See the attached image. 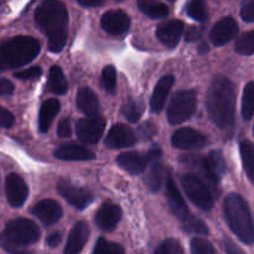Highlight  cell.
<instances>
[{
	"instance_id": "20",
	"label": "cell",
	"mask_w": 254,
	"mask_h": 254,
	"mask_svg": "<svg viewBox=\"0 0 254 254\" xmlns=\"http://www.w3.org/2000/svg\"><path fill=\"white\" fill-rule=\"evenodd\" d=\"M238 32V25L232 17H223L212 27L211 40L216 46H223L236 37Z\"/></svg>"
},
{
	"instance_id": "24",
	"label": "cell",
	"mask_w": 254,
	"mask_h": 254,
	"mask_svg": "<svg viewBox=\"0 0 254 254\" xmlns=\"http://www.w3.org/2000/svg\"><path fill=\"white\" fill-rule=\"evenodd\" d=\"M77 108L86 116H97L99 111V101L96 93L88 87H82L77 93Z\"/></svg>"
},
{
	"instance_id": "19",
	"label": "cell",
	"mask_w": 254,
	"mask_h": 254,
	"mask_svg": "<svg viewBox=\"0 0 254 254\" xmlns=\"http://www.w3.org/2000/svg\"><path fill=\"white\" fill-rule=\"evenodd\" d=\"M184 32V22L179 20H170L160 24L156 29V36L161 44L174 49L179 44Z\"/></svg>"
},
{
	"instance_id": "52",
	"label": "cell",
	"mask_w": 254,
	"mask_h": 254,
	"mask_svg": "<svg viewBox=\"0 0 254 254\" xmlns=\"http://www.w3.org/2000/svg\"><path fill=\"white\" fill-rule=\"evenodd\" d=\"M169 1H175V0H169Z\"/></svg>"
},
{
	"instance_id": "21",
	"label": "cell",
	"mask_w": 254,
	"mask_h": 254,
	"mask_svg": "<svg viewBox=\"0 0 254 254\" xmlns=\"http://www.w3.org/2000/svg\"><path fill=\"white\" fill-rule=\"evenodd\" d=\"M89 237V227L84 221L77 222L71 230L67 240L64 254H79Z\"/></svg>"
},
{
	"instance_id": "43",
	"label": "cell",
	"mask_w": 254,
	"mask_h": 254,
	"mask_svg": "<svg viewBox=\"0 0 254 254\" xmlns=\"http://www.w3.org/2000/svg\"><path fill=\"white\" fill-rule=\"evenodd\" d=\"M2 247L6 252H9L10 254H34L30 251L26 250H22V247H19V246H14V245H10V243L4 242L2 241Z\"/></svg>"
},
{
	"instance_id": "13",
	"label": "cell",
	"mask_w": 254,
	"mask_h": 254,
	"mask_svg": "<svg viewBox=\"0 0 254 254\" xmlns=\"http://www.w3.org/2000/svg\"><path fill=\"white\" fill-rule=\"evenodd\" d=\"M5 193L10 206L21 207L29 196V189L21 176L11 173L5 179Z\"/></svg>"
},
{
	"instance_id": "10",
	"label": "cell",
	"mask_w": 254,
	"mask_h": 254,
	"mask_svg": "<svg viewBox=\"0 0 254 254\" xmlns=\"http://www.w3.org/2000/svg\"><path fill=\"white\" fill-rule=\"evenodd\" d=\"M57 190L67 202L78 210H84L93 201V196L87 189L76 185L69 180L60 181Z\"/></svg>"
},
{
	"instance_id": "41",
	"label": "cell",
	"mask_w": 254,
	"mask_h": 254,
	"mask_svg": "<svg viewBox=\"0 0 254 254\" xmlns=\"http://www.w3.org/2000/svg\"><path fill=\"white\" fill-rule=\"evenodd\" d=\"M201 36H202V30L197 26H190L186 31V41L189 42L197 41Z\"/></svg>"
},
{
	"instance_id": "25",
	"label": "cell",
	"mask_w": 254,
	"mask_h": 254,
	"mask_svg": "<svg viewBox=\"0 0 254 254\" xmlns=\"http://www.w3.org/2000/svg\"><path fill=\"white\" fill-rule=\"evenodd\" d=\"M60 108H61V106L56 98L47 99L46 102L42 103L39 114V129L41 133H46L49 130L55 117L60 112Z\"/></svg>"
},
{
	"instance_id": "14",
	"label": "cell",
	"mask_w": 254,
	"mask_h": 254,
	"mask_svg": "<svg viewBox=\"0 0 254 254\" xmlns=\"http://www.w3.org/2000/svg\"><path fill=\"white\" fill-rule=\"evenodd\" d=\"M101 25L112 36H121L130 27V17L123 10H109L102 16Z\"/></svg>"
},
{
	"instance_id": "38",
	"label": "cell",
	"mask_w": 254,
	"mask_h": 254,
	"mask_svg": "<svg viewBox=\"0 0 254 254\" xmlns=\"http://www.w3.org/2000/svg\"><path fill=\"white\" fill-rule=\"evenodd\" d=\"M241 17L246 22H254V0H243L241 5Z\"/></svg>"
},
{
	"instance_id": "4",
	"label": "cell",
	"mask_w": 254,
	"mask_h": 254,
	"mask_svg": "<svg viewBox=\"0 0 254 254\" xmlns=\"http://www.w3.org/2000/svg\"><path fill=\"white\" fill-rule=\"evenodd\" d=\"M41 46L30 36H15L1 45L0 66L2 69L15 68L30 64L39 55Z\"/></svg>"
},
{
	"instance_id": "28",
	"label": "cell",
	"mask_w": 254,
	"mask_h": 254,
	"mask_svg": "<svg viewBox=\"0 0 254 254\" xmlns=\"http://www.w3.org/2000/svg\"><path fill=\"white\" fill-rule=\"evenodd\" d=\"M164 179H165V168L161 163L154 161L144 179L146 186L151 192H158L163 186Z\"/></svg>"
},
{
	"instance_id": "46",
	"label": "cell",
	"mask_w": 254,
	"mask_h": 254,
	"mask_svg": "<svg viewBox=\"0 0 254 254\" xmlns=\"http://www.w3.org/2000/svg\"><path fill=\"white\" fill-rule=\"evenodd\" d=\"M102 254H124V250L118 243H107Z\"/></svg>"
},
{
	"instance_id": "3",
	"label": "cell",
	"mask_w": 254,
	"mask_h": 254,
	"mask_svg": "<svg viewBox=\"0 0 254 254\" xmlns=\"http://www.w3.org/2000/svg\"><path fill=\"white\" fill-rule=\"evenodd\" d=\"M226 222L233 233L246 245L254 242V223L250 206L242 196L231 193L223 203Z\"/></svg>"
},
{
	"instance_id": "44",
	"label": "cell",
	"mask_w": 254,
	"mask_h": 254,
	"mask_svg": "<svg viewBox=\"0 0 254 254\" xmlns=\"http://www.w3.org/2000/svg\"><path fill=\"white\" fill-rule=\"evenodd\" d=\"M14 92V84L6 78H1V82H0V93L1 96H9Z\"/></svg>"
},
{
	"instance_id": "7",
	"label": "cell",
	"mask_w": 254,
	"mask_h": 254,
	"mask_svg": "<svg viewBox=\"0 0 254 254\" xmlns=\"http://www.w3.org/2000/svg\"><path fill=\"white\" fill-rule=\"evenodd\" d=\"M196 109V93L193 91H180L174 94L168 108L169 123L181 124L190 119Z\"/></svg>"
},
{
	"instance_id": "11",
	"label": "cell",
	"mask_w": 254,
	"mask_h": 254,
	"mask_svg": "<svg viewBox=\"0 0 254 254\" xmlns=\"http://www.w3.org/2000/svg\"><path fill=\"white\" fill-rule=\"evenodd\" d=\"M166 200H168L169 207H170L171 212L174 213L176 218L180 221L181 223L186 225L190 222L195 216L190 212V210L186 206L185 200L181 196L180 191H179L178 186H176L175 181L173 180L171 176H169L166 180Z\"/></svg>"
},
{
	"instance_id": "30",
	"label": "cell",
	"mask_w": 254,
	"mask_h": 254,
	"mask_svg": "<svg viewBox=\"0 0 254 254\" xmlns=\"http://www.w3.org/2000/svg\"><path fill=\"white\" fill-rule=\"evenodd\" d=\"M144 102L141 99H130L122 108V113L130 123H136L144 113Z\"/></svg>"
},
{
	"instance_id": "15",
	"label": "cell",
	"mask_w": 254,
	"mask_h": 254,
	"mask_svg": "<svg viewBox=\"0 0 254 254\" xmlns=\"http://www.w3.org/2000/svg\"><path fill=\"white\" fill-rule=\"evenodd\" d=\"M171 143L175 148L185 149H202L207 145V138L198 130L192 128H181L174 133Z\"/></svg>"
},
{
	"instance_id": "49",
	"label": "cell",
	"mask_w": 254,
	"mask_h": 254,
	"mask_svg": "<svg viewBox=\"0 0 254 254\" xmlns=\"http://www.w3.org/2000/svg\"><path fill=\"white\" fill-rule=\"evenodd\" d=\"M78 2L84 7H94L103 4V0H78Z\"/></svg>"
},
{
	"instance_id": "33",
	"label": "cell",
	"mask_w": 254,
	"mask_h": 254,
	"mask_svg": "<svg viewBox=\"0 0 254 254\" xmlns=\"http://www.w3.org/2000/svg\"><path fill=\"white\" fill-rule=\"evenodd\" d=\"M186 12L196 21H205L207 17L206 0H190L186 6Z\"/></svg>"
},
{
	"instance_id": "6",
	"label": "cell",
	"mask_w": 254,
	"mask_h": 254,
	"mask_svg": "<svg viewBox=\"0 0 254 254\" xmlns=\"http://www.w3.org/2000/svg\"><path fill=\"white\" fill-rule=\"evenodd\" d=\"M40 230L36 223L27 218H16L7 222L4 232H2V241L10 245L26 247L34 245L39 241Z\"/></svg>"
},
{
	"instance_id": "27",
	"label": "cell",
	"mask_w": 254,
	"mask_h": 254,
	"mask_svg": "<svg viewBox=\"0 0 254 254\" xmlns=\"http://www.w3.org/2000/svg\"><path fill=\"white\" fill-rule=\"evenodd\" d=\"M68 88V83L64 71L60 66H52L49 72L47 89L54 94H64Z\"/></svg>"
},
{
	"instance_id": "35",
	"label": "cell",
	"mask_w": 254,
	"mask_h": 254,
	"mask_svg": "<svg viewBox=\"0 0 254 254\" xmlns=\"http://www.w3.org/2000/svg\"><path fill=\"white\" fill-rule=\"evenodd\" d=\"M191 253L192 254H216L215 248L208 241L203 238H193L191 241Z\"/></svg>"
},
{
	"instance_id": "34",
	"label": "cell",
	"mask_w": 254,
	"mask_h": 254,
	"mask_svg": "<svg viewBox=\"0 0 254 254\" xmlns=\"http://www.w3.org/2000/svg\"><path fill=\"white\" fill-rule=\"evenodd\" d=\"M101 82L103 88L106 89L109 93H113L116 91L117 87V71L116 67L112 66V64H108L103 68L101 76Z\"/></svg>"
},
{
	"instance_id": "37",
	"label": "cell",
	"mask_w": 254,
	"mask_h": 254,
	"mask_svg": "<svg viewBox=\"0 0 254 254\" xmlns=\"http://www.w3.org/2000/svg\"><path fill=\"white\" fill-rule=\"evenodd\" d=\"M42 74L41 67H30V68L24 69V71L15 72L14 77L19 79H24V81H32V79H37Z\"/></svg>"
},
{
	"instance_id": "26",
	"label": "cell",
	"mask_w": 254,
	"mask_h": 254,
	"mask_svg": "<svg viewBox=\"0 0 254 254\" xmlns=\"http://www.w3.org/2000/svg\"><path fill=\"white\" fill-rule=\"evenodd\" d=\"M136 4L139 10L151 19H163L170 12L168 5L160 2L159 0H138Z\"/></svg>"
},
{
	"instance_id": "36",
	"label": "cell",
	"mask_w": 254,
	"mask_h": 254,
	"mask_svg": "<svg viewBox=\"0 0 254 254\" xmlns=\"http://www.w3.org/2000/svg\"><path fill=\"white\" fill-rule=\"evenodd\" d=\"M154 254H183V250L180 243L176 242L175 240H168L156 248Z\"/></svg>"
},
{
	"instance_id": "48",
	"label": "cell",
	"mask_w": 254,
	"mask_h": 254,
	"mask_svg": "<svg viewBox=\"0 0 254 254\" xmlns=\"http://www.w3.org/2000/svg\"><path fill=\"white\" fill-rule=\"evenodd\" d=\"M107 243H108V242H107L104 238H99V240L97 241L96 246H94V250H93V252H92V254H102V253H103L104 248H106V246H107Z\"/></svg>"
},
{
	"instance_id": "22",
	"label": "cell",
	"mask_w": 254,
	"mask_h": 254,
	"mask_svg": "<svg viewBox=\"0 0 254 254\" xmlns=\"http://www.w3.org/2000/svg\"><path fill=\"white\" fill-rule=\"evenodd\" d=\"M174 82H175L174 76L166 74L156 83L155 89H154L153 96H151L150 99V109L153 113H159V112L163 111L169 93L171 91V87L174 86Z\"/></svg>"
},
{
	"instance_id": "1",
	"label": "cell",
	"mask_w": 254,
	"mask_h": 254,
	"mask_svg": "<svg viewBox=\"0 0 254 254\" xmlns=\"http://www.w3.org/2000/svg\"><path fill=\"white\" fill-rule=\"evenodd\" d=\"M35 21L47 37L49 50L59 54L67 41L68 14L66 6L60 0H44L35 10Z\"/></svg>"
},
{
	"instance_id": "9",
	"label": "cell",
	"mask_w": 254,
	"mask_h": 254,
	"mask_svg": "<svg viewBox=\"0 0 254 254\" xmlns=\"http://www.w3.org/2000/svg\"><path fill=\"white\" fill-rule=\"evenodd\" d=\"M163 151L160 148H153L146 153H136V151H128L123 153L117 158V163L122 169L133 175L143 173L149 163H154L161 156Z\"/></svg>"
},
{
	"instance_id": "45",
	"label": "cell",
	"mask_w": 254,
	"mask_h": 254,
	"mask_svg": "<svg viewBox=\"0 0 254 254\" xmlns=\"http://www.w3.org/2000/svg\"><path fill=\"white\" fill-rule=\"evenodd\" d=\"M62 241V233L61 232H54L51 233V235L47 236L46 238V245L49 246V247H57V246L61 243Z\"/></svg>"
},
{
	"instance_id": "50",
	"label": "cell",
	"mask_w": 254,
	"mask_h": 254,
	"mask_svg": "<svg viewBox=\"0 0 254 254\" xmlns=\"http://www.w3.org/2000/svg\"><path fill=\"white\" fill-rule=\"evenodd\" d=\"M208 51H210V47L207 46V44H202L198 47V52H200V54H207Z\"/></svg>"
},
{
	"instance_id": "8",
	"label": "cell",
	"mask_w": 254,
	"mask_h": 254,
	"mask_svg": "<svg viewBox=\"0 0 254 254\" xmlns=\"http://www.w3.org/2000/svg\"><path fill=\"white\" fill-rule=\"evenodd\" d=\"M181 184L185 193L193 205L202 211H210L213 207V197L210 190L200 178L195 175H184Z\"/></svg>"
},
{
	"instance_id": "17",
	"label": "cell",
	"mask_w": 254,
	"mask_h": 254,
	"mask_svg": "<svg viewBox=\"0 0 254 254\" xmlns=\"http://www.w3.org/2000/svg\"><path fill=\"white\" fill-rule=\"evenodd\" d=\"M31 213L44 225H55L62 217V207L55 200H42L32 207Z\"/></svg>"
},
{
	"instance_id": "2",
	"label": "cell",
	"mask_w": 254,
	"mask_h": 254,
	"mask_svg": "<svg viewBox=\"0 0 254 254\" xmlns=\"http://www.w3.org/2000/svg\"><path fill=\"white\" fill-rule=\"evenodd\" d=\"M206 109L216 127L228 129L235 123L236 88L232 81L222 76L213 78L206 98Z\"/></svg>"
},
{
	"instance_id": "31",
	"label": "cell",
	"mask_w": 254,
	"mask_h": 254,
	"mask_svg": "<svg viewBox=\"0 0 254 254\" xmlns=\"http://www.w3.org/2000/svg\"><path fill=\"white\" fill-rule=\"evenodd\" d=\"M242 116L246 121H250L254 116V82L246 84L243 91Z\"/></svg>"
},
{
	"instance_id": "12",
	"label": "cell",
	"mask_w": 254,
	"mask_h": 254,
	"mask_svg": "<svg viewBox=\"0 0 254 254\" xmlns=\"http://www.w3.org/2000/svg\"><path fill=\"white\" fill-rule=\"evenodd\" d=\"M106 128V121L99 116H88L77 122L76 133L81 141L94 144L101 139Z\"/></svg>"
},
{
	"instance_id": "40",
	"label": "cell",
	"mask_w": 254,
	"mask_h": 254,
	"mask_svg": "<svg viewBox=\"0 0 254 254\" xmlns=\"http://www.w3.org/2000/svg\"><path fill=\"white\" fill-rule=\"evenodd\" d=\"M57 134L61 138H69L72 134V127L69 119H62L59 124V128H57Z\"/></svg>"
},
{
	"instance_id": "51",
	"label": "cell",
	"mask_w": 254,
	"mask_h": 254,
	"mask_svg": "<svg viewBox=\"0 0 254 254\" xmlns=\"http://www.w3.org/2000/svg\"><path fill=\"white\" fill-rule=\"evenodd\" d=\"M114 1H124V0H114Z\"/></svg>"
},
{
	"instance_id": "16",
	"label": "cell",
	"mask_w": 254,
	"mask_h": 254,
	"mask_svg": "<svg viewBox=\"0 0 254 254\" xmlns=\"http://www.w3.org/2000/svg\"><path fill=\"white\" fill-rule=\"evenodd\" d=\"M136 141V136L130 127L126 124H116L112 127L106 138V145L108 148L122 149L133 146Z\"/></svg>"
},
{
	"instance_id": "47",
	"label": "cell",
	"mask_w": 254,
	"mask_h": 254,
	"mask_svg": "<svg viewBox=\"0 0 254 254\" xmlns=\"http://www.w3.org/2000/svg\"><path fill=\"white\" fill-rule=\"evenodd\" d=\"M223 245H225V250L227 254H245V252L236 243H233L232 241L226 240Z\"/></svg>"
},
{
	"instance_id": "39",
	"label": "cell",
	"mask_w": 254,
	"mask_h": 254,
	"mask_svg": "<svg viewBox=\"0 0 254 254\" xmlns=\"http://www.w3.org/2000/svg\"><path fill=\"white\" fill-rule=\"evenodd\" d=\"M156 134V127L155 124L151 123V122H145V123L141 124L139 127V135L144 140H148V139L153 138Z\"/></svg>"
},
{
	"instance_id": "29",
	"label": "cell",
	"mask_w": 254,
	"mask_h": 254,
	"mask_svg": "<svg viewBox=\"0 0 254 254\" xmlns=\"http://www.w3.org/2000/svg\"><path fill=\"white\" fill-rule=\"evenodd\" d=\"M241 158H242L243 168L248 179L254 186V145L251 141L243 140L240 144Z\"/></svg>"
},
{
	"instance_id": "18",
	"label": "cell",
	"mask_w": 254,
	"mask_h": 254,
	"mask_svg": "<svg viewBox=\"0 0 254 254\" xmlns=\"http://www.w3.org/2000/svg\"><path fill=\"white\" fill-rule=\"evenodd\" d=\"M122 218V210L118 205L112 202H106L99 207L96 213V223L104 232H111Z\"/></svg>"
},
{
	"instance_id": "5",
	"label": "cell",
	"mask_w": 254,
	"mask_h": 254,
	"mask_svg": "<svg viewBox=\"0 0 254 254\" xmlns=\"http://www.w3.org/2000/svg\"><path fill=\"white\" fill-rule=\"evenodd\" d=\"M183 163L196 169L212 185H217L226 173V161L220 150L211 151L203 158L197 155H184Z\"/></svg>"
},
{
	"instance_id": "23",
	"label": "cell",
	"mask_w": 254,
	"mask_h": 254,
	"mask_svg": "<svg viewBox=\"0 0 254 254\" xmlns=\"http://www.w3.org/2000/svg\"><path fill=\"white\" fill-rule=\"evenodd\" d=\"M55 156L57 159L66 161H83L94 159V154L86 146L77 145V144H67L60 146L55 151Z\"/></svg>"
},
{
	"instance_id": "32",
	"label": "cell",
	"mask_w": 254,
	"mask_h": 254,
	"mask_svg": "<svg viewBox=\"0 0 254 254\" xmlns=\"http://www.w3.org/2000/svg\"><path fill=\"white\" fill-rule=\"evenodd\" d=\"M236 51L245 56L254 55V30L241 35L236 42Z\"/></svg>"
},
{
	"instance_id": "42",
	"label": "cell",
	"mask_w": 254,
	"mask_h": 254,
	"mask_svg": "<svg viewBox=\"0 0 254 254\" xmlns=\"http://www.w3.org/2000/svg\"><path fill=\"white\" fill-rule=\"evenodd\" d=\"M14 116L7 109L1 108V127L2 128H11L14 126Z\"/></svg>"
}]
</instances>
